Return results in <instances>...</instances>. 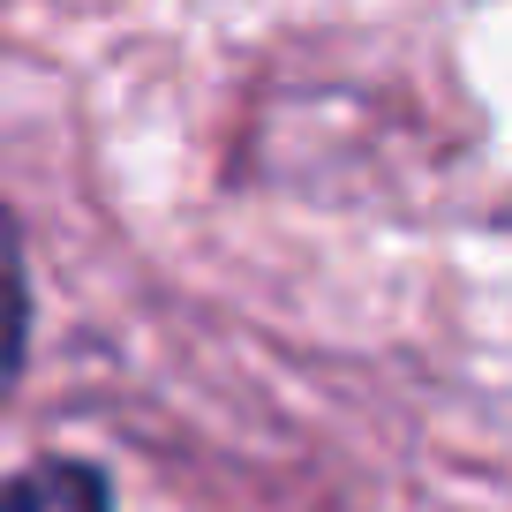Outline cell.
Returning <instances> with one entry per match:
<instances>
[{
    "label": "cell",
    "mask_w": 512,
    "mask_h": 512,
    "mask_svg": "<svg viewBox=\"0 0 512 512\" xmlns=\"http://www.w3.org/2000/svg\"><path fill=\"white\" fill-rule=\"evenodd\" d=\"M23 347H31V279H23V234L0 211V400L23 377Z\"/></svg>",
    "instance_id": "obj_2"
},
{
    "label": "cell",
    "mask_w": 512,
    "mask_h": 512,
    "mask_svg": "<svg viewBox=\"0 0 512 512\" xmlns=\"http://www.w3.org/2000/svg\"><path fill=\"white\" fill-rule=\"evenodd\" d=\"M0 512H113L106 475L83 460H38L31 475H16L0 490Z\"/></svg>",
    "instance_id": "obj_1"
}]
</instances>
